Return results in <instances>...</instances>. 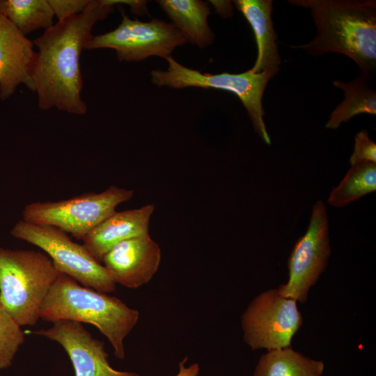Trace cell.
I'll return each mask as SVG.
<instances>
[{
	"mask_svg": "<svg viewBox=\"0 0 376 376\" xmlns=\"http://www.w3.org/2000/svg\"><path fill=\"white\" fill-rule=\"evenodd\" d=\"M113 10L108 0H91L83 12L58 20L33 40L38 52L31 77L41 110L56 108L75 115L87 112L81 97L80 56L94 25Z\"/></svg>",
	"mask_w": 376,
	"mask_h": 376,
	"instance_id": "6da1fadb",
	"label": "cell"
},
{
	"mask_svg": "<svg viewBox=\"0 0 376 376\" xmlns=\"http://www.w3.org/2000/svg\"><path fill=\"white\" fill-rule=\"evenodd\" d=\"M310 10L317 29L314 38L296 47L313 56L343 54L359 67L367 81L376 70V1L374 0H292Z\"/></svg>",
	"mask_w": 376,
	"mask_h": 376,
	"instance_id": "7a4b0ae2",
	"label": "cell"
},
{
	"mask_svg": "<svg viewBox=\"0 0 376 376\" xmlns=\"http://www.w3.org/2000/svg\"><path fill=\"white\" fill-rule=\"evenodd\" d=\"M40 318L93 324L109 340L115 356L123 359L124 339L137 324L139 313L120 299L81 286L60 272L41 305Z\"/></svg>",
	"mask_w": 376,
	"mask_h": 376,
	"instance_id": "3957f363",
	"label": "cell"
},
{
	"mask_svg": "<svg viewBox=\"0 0 376 376\" xmlns=\"http://www.w3.org/2000/svg\"><path fill=\"white\" fill-rule=\"evenodd\" d=\"M60 272L45 253L0 247V301L20 325H35Z\"/></svg>",
	"mask_w": 376,
	"mask_h": 376,
	"instance_id": "277c9868",
	"label": "cell"
},
{
	"mask_svg": "<svg viewBox=\"0 0 376 376\" xmlns=\"http://www.w3.org/2000/svg\"><path fill=\"white\" fill-rule=\"evenodd\" d=\"M166 60L168 63L166 70L157 69L150 72L153 84L178 89L188 87L215 88L235 94L246 109L256 132L266 144L271 143L263 120V96L269 80L274 77L272 75L267 72H253L251 69L238 74L201 73L182 65L171 56Z\"/></svg>",
	"mask_w": 376,
	"mask_h": 376,
	"instance_id": "5b68a950",
	"label": "cell"
},
{
	"mask_svg": "<svg viewBox=\"0 0 376 376\" xmlns=\"http://www.w3.org/2000/svg\"><path fill=\"white\" fill-rule=\"evenodd\" d=\"M133 195L134 191L113 185L100 193L88 192L58 201L33 202L24 207L22 220L58 228L82 240Z\"/></svg>",
	"mask_w": 376,
	"mask_h": 376,
	"instance_id": "8992f818",
	"label": "cell"
},
{
	"mask_svg": "<svg viewBox=\"0 0 376 376\" xmlns=\"http://www.w3.org/2000/svg\"><path fill=\"white\" fill-rule=\"evenodd\" d=\"M10 234L42 249L59 272L70 276L84 286L104 293L115 291L116 284L108 276L104 266L83 244L73 242L61 229L22 219L15 224Z\"/></svg>",
	"mask_w": 376,
	"mask_h": 376,
	"instance_id": "52a82bcc",
	"label": "cell"
},
{
	"mask_svg": "<svg viewBox=\"0 0 376 376\" xmlns=\"http://www.w3.org/2000/svg\"><path fill=\"white\" fill-rule=\"evenodd\" d=\"M244 342L253 350L290 347L303 319L297 301L270 289L258 295L241 318Z\"/></svg>",
	"mask_w": 376,
	"mask_h": 376,
	"instance_id": "ba28073f",
	"label": "cell"
},
{
	"mask_svg": "<svg viewBox=\"0 0 376 376\" xmlns=\"http://www.w3.org/2000/svg\"><path fill=\"white\" fill-rule=\"evenodd\" d=\"M187 42L173 23L158 19L143 22L123 14L116 29L93 36L85 49H113L120 61H140L151 56L166 59Z\"/></svg>",
	"mask_w": 376,
	"mask_h": 376,
	"instance_id": "9c48e42d",
	"label": "cell"
},
{
	"mask_svg": "<svg viewBox=\"0 0 376 376\" xmlns=\"http://www.w3.org/2000/svg\"><path fill=\"white\" fill-rule=\"evenodd\" d=\"M330 253L327 208L320 200L313 206L306 232L298 239L290 253L288 280L277 288L279 293L305 302L311 287L327 267Z\"/></svg>",
	"mask_w": 376,
	"mask_h": 376,
	"instance_id": "30bf717a",
	"label": "cell"
},
{
	"mask_svg": "<svg viewBox=\"0 0 376 376\" xmlns=\"http://www.w3.org/2000/svg\"><path fill=\"white\" fill-rule=\"evenodd\" d=\"M33 333L56 341L64 348L72 363L75 376H140L113 368L104 343L93 337L79 322L58 320L49 329Z\"/></svg>",
	"mask_w": 376,
	"mask_h": 376,
	"instance_id": "8fae6325",
	"label": "cell"
},
{
	"mask_svg": "<svg viewBox=\"0 0 376 376\" xmlns=\"http://www.w3.org/2000/svg\"><path fill=\"white\" fill-rule=\"evenodd\" d=\"M161 249L149 234L124 240L103 257V266L115 283L135 289L150 281L161 263Z\"/></svg>",
	"mask_w": 376,
	"mask_h": 376,
	"instance_id": "7c38bea8",
	"label": "cell"
},
{
	"mask_svg": "<svg viewBox=\"0 0 376 376\" xmlns=\"http://www.w3.org/2000/svg\"><path fill=\"white\" fill-rule=\"evenodd\" d=\"M33 42L0 14V98H9L21 84L35 92L31 77Z\"/></svg>",
	"mask_w": 376,
	"mask_h": 376,
	"instance_id": "4fadbf2b",
	"label": "cell"
},
{
	"mask_svg": "<svg viewBox=\"0 0 376 376\" xmlns=\"http://www.w3.org/2000/svg\"><path fill=\"white\" fill-rule=\"evenodd\" d=\"M154 210L153 204L138 209L116 210L83 238L84 246L101 263L104 255L117 244L149 234L150 220Z\"/></svg>",
	"mask_w": 376,
	"mask_h": 376,
	"instance_id": "5bb4252c",
	"label": "cell"
},
{
	"mask_svg": "<svg viewBox=\"0 0 376 376\" xmlns=\"http://www.w3.org/2000/svg\"><path fill=\"white\" fill-rule=\"evenodd\" d=\"M233 3L254 33L258 55L251 70L253 72H267L274 77L279 70L281 57L272 19V1L235 0Z\"/></svg>",
	"mask_w": 376,
	"mask_h": 376,
	"instance_id": "9a60e30c",
	"label": "cell"
},
{
	"mask_svg": "<svg viewBox=\"0 0 376 376\" xmlns=\"http://www.w3.org/2000/svg\"><path fill=\"white\" fill-rule=\"evenodd\" d=\"M157 2L187 41L200 48L207 47L213 42L214 35L207 24L210 10L207 2L201 0H159Z\"/></svg>",
	"mask_w": 376,
	"mask_h": 376,
	"instance_id": "2e32d148",
	"label": "cell"
},
{
	"mask_svg": "<svg viewBox=\"0 0 376 376\" xmlns=\"http://www.w3.org/2000/svg\"><path fill=\"white\" fill-rule=\"evenodd\" d=\"M335 87L344 93V100L331 112L325 127L336 129L343 123L362 113L376 114V93L368 86L362 76L344 83L339 80L333 82Z\"/></svg>",
	"mask_w": 376,
	"mask_h": 376,
	"instance_id": "e0dca14e",
	"label": "cell"
},
{
	"mask_svg": "<svg viewBox=\"0 0 376 376\" xmlns=\"http://www.w3.org/2000/svg\"><path fill=\"white\" fill-rule=\"evenodd\" d=\"M324 365L291 347L267 351L261 356L253 376H321Z\"/></svg>",
	"mask_w": 376,
	"mask_h": 376,
	"instance_id": "ac0fdd59",
	"label": "cell"
},
{
	"mask_svg": "<svg viewBox=\"0 0 376 376\" xmlns=\"http://www.w3.org/2000/svg\"><path fill=\"white\" fill-rule=\"evenodd\" d=\"M0 14L24 36L51 27L55 16L49 0H0Z\"/></svg>",
	"mask_w": 376,
	"mask_h": 376,
	"instance_id": "d6986e66",
	"label": "cell"
},
{
	"mask_svg": "<svg viewBox=\"0 0 376 376\" xmlns=\"http://www.w3.org/2000/svg\"><path fill=\"white\" fill-rule=\"evenodd\" d=\"M375 189L376 163L352 165L338 185L331 191L327 202L332 206L341 207Z\"/></svg>",
	"mask_w": 376,
	"mask_h": 376,
	"instance_id": "ffe728a7",
	"label": "cell"
},
{
	"mask_svg": "<svg viewBox=\"0 0 376 376\" xmlns=\"http://www.w3.org/2000/svg\"><path fill=\"white\" fill-rule=\"evenodd\" d=\"M0 301V370L7 368L24 341V332Z\"/></svg>",
	"mask_w": 376,
	"mask_h": 376,
	"instance_id": "44dd1931",
	"label": "cell"
},
{
	"mask_svg": "<svg viewBox=\"0 0 376 376\" xmlns=\"http://www.w3.org/2000/svg\"><path fill=\"white\" fill-rule=\"evenodd\" d=\"M376 163V144L370 139L368 132L363 130L354 137V150L350 158L352 165L364 163Z\"/></svg>",
	"mask_w": 376,
	"mask_h": 376,
	"instance_id": "7402d4cb",
	"label": "cell"
},
{
	"mask_svg": "<svg viewBox=\"0 0 376 376\" xmlns=\"http://www.w3.org/2000/svg\"><path fill=\"white\" fill-rule=\"evenodd\" d=\"M91 0H49L58 20L68 18L83 12Z\"/></svg>",
	"mask_w": 376,
	"mask_h": 376,
	"instance_id": "603a6c76",
	"label": "cell"
},
{
	"mask_svg": "<svg viewBox=\"0 0 376 376\" xmlns=\"http://www.w3.org/2000/svg\"><path fill=\"white\" fill-rule=\"evenodd\" d=\"M112 5L126 4L130 7L132 14L144 15L148 14L147 1L137 0H108Z\"/></svg>",
	"mask_w": 376,
	"mask_h": 376,
	"instance_id": "cb8c5ba5",
	"label": "cell"
},
{
	"mask_svg": "<svg viewBox=\"0 0 376 376\" xmlns=\"http://www.w3.org/2000/svg\"><path fill=\"white\" fill-rule=\"evenodd\" d=\"M215 8L216 12L222 17H230L233 14V4L230 1H210Z\"/></svg>",
	"mask_w": 376,
	"mask_h": 376,
	"instance_id": "d4e9b609",
	"label": "cell"
},
{
	"mask_svg": "<svg viewBox=\"0 0 376 376\" xmlns=\"http://www.w3.org/2000/svg\"><path fill=\"white\" fill-rule=\"evenodd\" d=\"M188 359L185 357L179 363V372L175 376H198L199 373V366L198 363H193L189 367H185V364Z\"/></svg>",
	"mask_w": 376,
	"mask_h": 376,
	"instance_id": "484cf974",
	"label": "cell"
}]
</instances>
